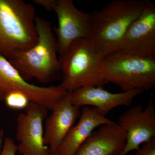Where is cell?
Here are the masks:
<instances>
[{
	"label": "cell",
	"mask_w": 155,
	"mask_h": 155,
	"mask_svg": "<svg viewBox=\"0 0 155 155\" xmlns=\"http://www.w3.org/2000/svg\"><path fill=\"white\" fill-rule=\"evenodd\" d=\"M145 1L116 0L91 14L90 39L103 55L118 51L131 24L140 15Z\"/></svg>",
	"instance_id": "1"
},
{
	"label": "cell",
	"mask_w": 155,
	"mask_h": 155,
	"mask_svg": "<svg viewBox=\"0 0 155 155\" xmlns=\"http://www.w3.org/2000/svg\"><path fill=\"white\" fill-rule=\"evenodd\" d=\"M105 56L90 38L76 40L59 57L62 80L60 86L67 92L88 86L103 87L102 70Z\"/></svg>",
	"instance_id": "2"
},
{
	"label": "cell",
	"mask_w": 155,
	"mask_h": 155,
	"mask_svg": "<svg viewBox=\"0 0 155 155\" xmlns=\"http://www.w3.org/2000/svg\"><path fill=\"white\" fill-rule=\"evenodd\" d=\"M35 23L38 36L36 43L8 60L26 81L35 78L48 83L61 71L58 43L50 22L36 16Z\"/></svg>",
	"instance_id": "3"
},
{
	"label": "cell",
	"mask_w": 155,
	"mask_h": 155,
	"mask_svg": "<svg viewBox=\"0 0 155 155\" xmlns=\"http://www.w3.org/2000/svg\"><path fill=\"white\" fill-rule=\"evenodd\" d=\"M35 8L22 0H0V56L8 60L38 41Z\"/></svg>",
	"instance_id": "4"
},
{
	"label": "cell",
	"mask_w": 155,
	"mask_h": 155,
	"mask_svg": "<svg viewBox=\"0 0 155 155\" xmlns=\"http://www.w3.org/2000/svg\"><path fill=\"white\" fill-rule=\"evenodd\" d=\"M102 75L105 84L111 82L123 92L148 91L155 85V57H143L118 51L106 56Z\"/></svg>",
	"instance_id": "5"
},
{
	"label": "cell",
	"mask_w": 155,
	"mask_h": 155,
	"mask_svg": "<svg viewBox=\"0 0 155 155\" xmlns=\"http://www.w3.org/2000/svg\"><path fill=\"white\" fill-rule=\"evenodd\" d=\"M25 95L31 102L51 110L55 105L68 93L60 85L41 87L25 81L8 59L0 56V101L12 92Z\"/></svg>",
	"instance_id": "6"
},
{
	"label": "cell",
	"mask_w": 155,
	"mask_h": 155,
	"mask_svg": "<svg viewBox=\"0 0 155 155\" xmlns=\"http://www.w3.org/2000/svg\"><path fill=\"white\" fill-rule=\"evenodd\" d=\"M25 109V113L17 116L18 151L22 155H51L44 143L43 122L48 110L31 102Z\"/></svg>",
	"instance_id": "7"
},
{
	"label": "cell",
	"mask_w": 155,
	"mask_h": 155,
	"mask_svg": "<svg viewBox=\"0 0 155 155\" xmlns=\"http://www.w3.org/2000/svg\"><path fill=\"white\" fill-rule=\"evenodd\" d=\"M54 11L58 19V27L55 30L58 53L64 52L76 40L90 38L92 32L91 14L78 10L72 0H57Z\"/></svg>",
	"instance_id": "8"
},
{
	"label": "cell",
	"mask_w": 155,
	"mask_h": 155,
	"mask_svg": "<svg viewBox=\"0 0 155 155\" xmlns=\"http://www.w3.org/2000/svg\"><path fill=\"white\" fill-rule=\"evenodd\" d=\"M117 124L127 132L125 149L121 155L138 150L140 146L155 138V110L151 97L146 107L135 105L125 111L118 119Z\"/></svg>",
	"instance_id": "9"
},
{
	"label": "cell",
	"mask_w": 155,
	"mask_h": 155,
	"mask_svg": "<svg viewBox=\"0 0 155 155\" xmlns=\"http://www.w3.org/2000/svg\"><path fill=\"white\" fill-rule=\"evenodd\" d=\"M119 51L143 57H155V3L145 1L140 15L130 25Z\"/></svg>",
	"instance_id": "10"
},
{
	"label": "cell",
	"mask_w": 155,
	"mask_h": 155,
	"mask_svg": "<svg viewBox=\"0 0 155 155\" xmlns=\"http://www.w3.org/2000/svg\"><path fill=\"white\" fill-rule=\"evenodd\" d=\"M80 107L71 103L68 93L55 105L45 121L44 143L51 155L57 152L67 134L80 117Z\"/></svg>",
	"instance_id": "11"
},
{
	"label": "cell",
	"mask_w": 155,
	"mask_h": 155,
	"mask_svg": "<svg viewBox=\"0 0 155 155\" xmlns=\"http://www.w3.org/2000/svg\"><path fill=\"white\" fill-rule=\"evenodd\" d=\"M143 91L134 89L119 93H112L99 86L83 87L70 93L71 103L74 105L92 106L105 116L114 108L129 106L134 98Z\"/></svg>",
	"instance_id": "12"
},
{
	"label": "cell",
	"mask_w": 155,
	"mask_h": 155,
	"mask_svg": "<svg viewBox=\"0 0 155 155\" xmlns=\"http://www.w3.org/2000/svg\"><path fill=\"white\" fill-rule=\"evenodd\" d=\"M127 132L114 122L94 131L75 155H121L125 149Z\"/></svg>",
	"instance_id": "13"
},
{
	"label": "cell",
	"mask_w": 155,
	"mask_h": 155,
	"mask_svg": "<svg viewBox=\"0 0 155 155\" xmlns=\"http://www.w3.org/2000/svg\"><path fill=\"white\" fill-rule=\"evenodd\" d=\"M114 122L96 108L84 107L77 124L70 129L59 147L58 153L60 155H75L80 146L96 127Z\"/></svg>",
	"instance_id": "14"
},
{
	"label": "cell",
	"mask_w": 155,
	"mask_h": 155,
	"mask_svg": "<svg viewBox=\"0 0 155 155\" xmlns=\"http://www.w3.org/2000/svg\"><path fill=\"white\" fill-rule=\"evenodd\" d=\"M4 102L8 107L17 110L26 108L30 102L25 95L17 92L11 93L8 94Z\"/></svg>",
	"instance_id": "15"
},
{
	"label": "cell",
	"mask_w": 155,
	"mask_h": 155,
	"mask_svg": "<svg viewBox=\"0 0 155 155\" xmlns=\"http://www.w3.org/2000/svg\"><path fill=\"white\" fill-rule=\"evenodd\" d=\"M17 151H18V145L15 143L12 139L6 137L2 151L0 155H16Z\"/></svg>",
	"instance_id": "16"
},
{
	"label": "cell",
	"mask_w": 155,
	"mask_h": 155,
	"mask_svg": "<svg viewBox=\"0 0 155 155\" xmlns=\"http://www.w3.org/2000/svg\"><path fill=\"white\" fill-rule=\"evenodd\" d=\"M133 155H155V138L143 143V146Z\"/></svg>",
	"instance_id": "17"
},
{
	"label": "cell",
	"mask_w": 155,
	"mask_h": 155,
	"mask_svg": "<svg viewBox=\"0 0 155 155\" xmlns=\"http://www.w3.org/2000/svg\"><path fill=\"white\" fill-rule=\"evenodd\" d=\"M57 0H33L34 2L43 7L48 11H54Z\"/></svg>",
	"instance_id": "18"
},
{
	"label": "cell",
	"mask_w": 155,
	"mask_h": 155,
	"mask_svg": "<svg viewBox=\"0 0 155 155\" xmlns=\"http://www.w3.org/2000/svg\"><path fill=\"white\" fill-rule=\"evenodd\" d=\"M4 134H5V131L3 129L0 130V149H1V146L4 139Z\"/></svg>",
	"instance_id": "19"
},
{
	"label": "cell",
	"mask_w": 155,
	"mask_h": 155,
	"mask_svg": "<svg viewBox=\"0 0 155 155\" xmlns=\"http://www.w3.org/2000/svg\"><path fill=\"white\" fill-rule=\"evenodd\" d=\"M51 155H60L59 154V153H58V152H57L54 153L52 154H51Z\"/></svg>",
	"instance_id": "20"
}]
</instances>
